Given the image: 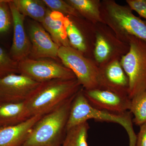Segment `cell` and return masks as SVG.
<instances>
[{
	"label": "cell",
	"mask_w": 146,
	"mask_h": 146,
	"mask_svg": "<svg viewBox=\"0 0 146 146\" xmlns=\"http://www.w3.org/2000/svg\"><path fill=\"white\" fill-rule=\"evenodd\" d=\"M82 86L76 78L54 79L41 83L25 102L30 116L44 115L77 94Z\"/></svg>",
	"instance_id": "obj_1"
},
{
	"label": "cell",
	"mask_w": 146,
	"mask_h": 146,
	"mask_svg": "<svg viewBox=\"0 0 146 146\" xmlns=\"http://www.w3.org/2000/svg\"><path fill=\"white\" fill-rule=\"evenodd\" d=\"M76 95L56 109L42 116L20 146L60 145L67 131L71 105Z\"/></svg>",
	"instance_id": "obj_2"
},
{
	"label": "cell",
	"mask_w": 146,
	"mask_h": 146,
	"mask_svg": "<svg viewBox=\"0 0 146 146\" xmlns=\"http://www.w3.org/2000/svg\"><path fill=\"white\" fill-rule=\"evenodd\" d=\"M90 119L120 125L127 132L129 138V146H136V135L133 129L131 112L127 111L123 113H114L95 108L86 100L82 88L76 94L72 102L67 130Z\"/></svg>",
	"instance_id": "obj_3"
},
{
	"label": "cell",
	"mask_w": 146,
	"mask_h": 146,
	"mask_svg": "<svg viewBox=\"0 0 146 146\" xmlns=\"http://www.w3.org/2000/svg\"><path fill=\"white\" fill-rule=\"evenodd\" d=\"M100 11L104 23L120 41L128 44V37L133 36L146 42V21L135 16L128 6L105 0L101 2Z\"/></svg>",
	"instance_id": "obj_4"
},
{
	"label": "cell",
	"mask_w": 146,
	"mask_h": 146,
	"mask_svg": "<svg viewBox=\"0 0 146 146\" xmlns=\"http://www.w3.org/2000/svg\"><path fill=\"white\" fill-rule=\"evenodd\" d=\"M129 50L120 59L129 80L131 100L146 90V42L133 36L128 37Z\"/></svg>",
	"instance_id": "obj_5"
},
{
	"label": "cell",
	"mask_w": 146,
	"mask_h": 146,
	"mask_svg": "<svg viewBox=\"0 0 146 146\" xmlns=\"http://www.w3.org/2000/svg\"><path fill=\"white\" fill-rule=\"evenodd\" d=\"M58 57L73 72L84 90L101 88L100 70L97 63L71 46L59 47Z\"/></svg>",
	"instance_id": "obj_6"
},
{
	"label": "cell",
	"mask_w": 146,
	"mask_h": 146,
	"mask_svg": "<svg viewBox=\"0 0 146 146\" xmlns=\"http://www.w3.org/2000/svg\"><path fill=\"white\" fill-rule=\"evenodd\" d=\"M19 74L42 83L54 79L76 78L72 71L54 60L27 58L18 62Z\"/></svg>",
	"instance_id": "obj_7"
},
{
	"label": "cell",
	"mask_w": 146,
	"mask_h": 146,
	"mask_svg": "<svg viewBox=\"0 0 146 146\" xmlns=\"http://www.w3.org/2000/svg\"><path fill=\"white\" fill-rule=\"evenodd\" d=\"M41 84L20 74H11L0 78V101L26 102Z\"/></svg>",
	"instance_id": "obj_8"
},
{
	"label": "cell",
	"mask_w": 146,
	"mask_h": 146,
	"mask_svg": "<svg viewBox=\"0 0 146 146\" xmlns=\"http://www.w3.org/2000/svg\"><path fill=\"white\" fill-rule=\"evenodd\" d=\"M95 31L94 54L97 64L103 67L114 59L121 58L129 50V44L120 41L106 29Z\"/></svg>",
	"instance_id": "obj_9"
},
{
	"label": "cell",
	"mask_w": 146,
	"mask_h": 146,
	"mask_svg": "<svg viewBox=\"0 0 146 146\" xmlns=\"http://www.w3.org/2000/svg\"><path fill=\"white\" fill-rule=\"evenodd\" d=\"M83 92L89 104L97 109L117 113L130 109L131 100L128 96L103 88L83 89Z\"/></svg>",
	"instance_id": "obj_10"
},
{
	"label": "cell",
	"mask_w": 146,
	"mask_h": 146,
	"mask_svg": "<svg viewBox=\"0 0 146 146\" xmlns=\"http://www.w3.org/2000/svg\"><path fill=\"white\" fill-rule=\"evenodd\" d=\"M13 27L12 46L9 55L13 60L19 62L28 58L31 54V44L24 26L25 16L20 13L10 0L9 3Z\"/></svg>",
	"instance_id": "obj_11"
},
{
	"label": "cell",
	"mask_w": 146,
	"mask_h": 146,
	"mask_svg": "<svg viewBox=\"0 0 146 146\" xmlns=\"http://www.w3.org/2000/svg\"><path fill=\"white\" fill-rule=\"evenodd\" d=\"M29 35L31 44V55L33 59L58 57L59 47L53 41L44 27L38 22H32L30 25Z\"/></svg>",
	"instance_id": "obj_12"
},
{
	"label": "cell",
	"mask_w": 146,
	"mask_h": 146,
	"mask_svg": "<svg viewBox=\"0 0 146 146\" xmlns=\"http://www.w3.org/2000/svg\"><path fill=\"white\" fill-rule=\"evenodd\" d=\"M99 68L101 88L128 96V78L121 65L119 58L114 59Z\"/></svg>",
	"instance_id": "obj_13"
},
{
	"label": "cell",
	"mask_w": 146,
	"mask_h": 146,
	"mask_svg": "<svg viewBox=\"0 0 146 146\" xmlns=\"http://www.w3.org/2000/svg\"><path fill=\"white\" fill-rule=\"evenodd\" d=\"M43 116L35 115L18 124L0 127V146H21Z\"/></svg>",
	"instance_id": "obj_14"
},
{
	"label": "cell",
	"mask_w": 146,
	"mask_h": 146,
	"mask_svg": "<svg viewBox=\"0 0 146 146\" xmlns=\"http://www.w3.org/2000/svg\"><path fill=\"white\" fill-rule=\"evenodd\" d=\"M65 17L63 13L48 9L42 23V26L48 33L53 41L59 47L71 46L64 25Z\"/></svg>",
	"instance_id": "obj_15"
},
{
	"label": "cell",
	"mask_w": 146,
	"mask_h": 146,
	"mask_svg": "<svg viewBox=\"0 0 146 146\" xmlns=\"http://www.w3.org/2000/svg\"><path fill=\"white\" fill-rule=\"evenodd\" d=\"M31 117L25 102L0 101V127L18 124Z\"/></svg>",
	"instance_id": "obj_16"
},
{
	"label": "cell",
	"mask_w": 146,
	"mask_h": 146,
	"mask_svg": "<svg viewBox=\"0 0 146 146\" xmlns=\"http://www.w3.org/2000/svg\"><path fill=\"white\" fill-rule=\"evenodd\" d=\"M74 7L80 15L94 25L103 24L101 15V2L99 0L65 1Z\"/></svg>",
	"instance_id": "obj_17"
},
{
	"label": "cell",
	"mask_w": 146,
	"mask_h": 146,
	"mask_svg": "<svg viewBox=\"0 0 146 146\" xmlns=\"http://www.w3.org/2000/svg\"><path fill=\"white\" fill-rule=\"evenodd\" d=\"M18 11L42 24L46 15L48 9L41 0H12Z\"/></svg>",
	"instance_id": "obj_18"
},
{
	"label": "cell",
	"mask_w": 146,
	"mask_h": 146,
	"mask_svg": "<svg viewBox=\"0 0 146 146\" xmlns=\"http://www.w3.org/2000/svg\"><path fill=\"white\" fill-rule=\"evenodd\" d=\"M89 129L87 121L68 129L61 146H88L87 138Z\"/></svg>",
	"instance_id": "obj_19"
},
{
	"label": "cell",
	"mask_w": 146,
	"mask_h": 146,
	"mask_svg": "<svg viewBox=\"0 0 146 146\" xmlns=\"http://www.w3.org/2000/svg\"><path fill=\"white\" fill-rule=\"evenodd\" d=\"M64 25L71 47L84 53L87 50L86 40L82 32L68 16H65Z\"/></svg>",
	"instance_id": "obj_20"
},
{
	"label": "cell",
	"mask_w": 146,
	"mask_h": 146,
	"mask_svg": "<svg viewBox=\"0 0 146 146\" xmlns=\"http://www.w3.org/2000/svg\"><path fill=\"white\" fill-rule=\"evenodd\" d=\"M129 110L134 116L132 121L136 125L140 126L146 123V90L131 99Z\"/></svg>",
	"instance_id": "obj_21"
},
{
	"label": "cell",
	"mask_w": 146,
	"mask_h": 146,
	"mask_svg": "<svg viewBox=\"0 0 146 146\" xmlns=\"http://www.w3.org/2000/svg\"><path fill=\"white\" fill-rule=\"evenodd\" d=\"M11 74H19L18 62L0 46V78Z\"/></svg>",
	"instance_id": "obj_22"
},
{
	"label": "cell",
	"mask_w": 146,
	"mask_h": 146,
	"mask_svg": "<svg viewBox=\"0 0 146 146\" xmlns=\"http://www.w3.org/2000/svg\"><path fill=\"white\" fill-rule=\"evenodd\" d=\"M46 6L52 11H57L76 17L80 16L79 13L66 1L62 0H43Z\"/></svg>",
	"instance_id": "obj_23"
},
{
	"label": "cell",
	"mask_w": 146,
	"mask_h": 146,
	"mask_svg": "<svg viewBox=\"0 0 146 146\" xmlns=\"http://www.w3.org/2000/svg\"><path fill=\"white\" fill-rule=\"evenodd\" d=\"M10 0L0 1V33L8 31L12 21L9 3Z\"/></svg>",
	"instance_id": "obj_24"
},
{
	"label": "cell",
	"mask_w": 146,
	"mask_h": 146,
	"mask_svg": "<svg viewBox=\"0 0 146 146\" xmlns=\"http://www.w3.org/2000/svg\"><path fill=\"white\" fill-rule=\"evenodd\" d=\"M126 2L131 10L146 19V0H127Z\"/></svg>",
	"instance_id": "obj_25"
},
{
	"label": "cell",
	"mask_w": 146,
	"mask_h": 146,
	"mask_svg": "<svg viewBox=\"0 0 146 146\" xmlns=\"http://www.w3.org/2000/svg\"><path fill=\"white\" fill-rule=\"evenodd\" d=\"M140 129L136 135L135 146H146V123L140 126Z\"/></svg>",
	"instance_id": "obj_26"
},
{
	"label": "cell",
	"mask_w": 146,
	"mask_h": 146,
	"mask_svg": "<svg viewBox=\"0 0 146 146\" xmlns=\"http://www.w3.org/2000/svg\"><path fill=\"white\" fill-rule=\"evenodd\" d=\"M61 146V145H58V146Z\"/></svg>",
	"instance_id": "obj_27"
}]
</instances>
